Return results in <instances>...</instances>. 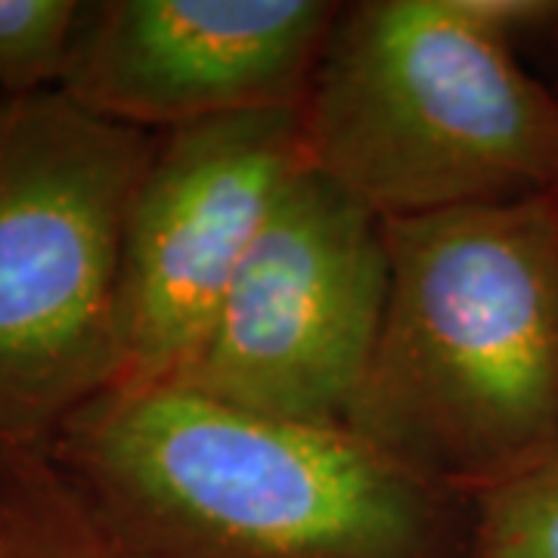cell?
Wrapping results in <instances>:
<instances>
[{
    "instance_id": "obj_1",
    "label": "cell",
    "mask_w": 558,
    "mask_h": 558,
    "mask_svg": "<svg viewBox=\"0 0 558 558\" xmlns=\"http://www.w3.org/2000/svg\"><path fill=\"white\" fill-rule=\"evenodd\" d=\"M50 457L121 558H465L472 499L348 428L227 407L178 385L109 388Z\"/></svg>"
},
{
    "instance_id": "obj_2",
    "label": "cell",
    "mask_w": 558,
    "mask_h": 558,
    "mask_svg": "<svg viewBox=\"0 0 558 558\" xmlns=\"http://www.w3.org/2000/svg\"><path fill=\"white\" fill-rule=\"evenodd\" d=\"M388 301L344 428L472 499L558 459V196L385 220Z\"/></svg>"
},
{
    "instance_id": "obj_3",
    "label": "cell",
    "mask_w": 558,
    "mask_h": 558,
    "mask_svg": "<svg viewBox=\"0 0 558 558\" xmlns=\"http://www.w3.org/2000/svg\"><path fill=\"white\" fill-rule=\"evenodd\" d=\"M299 112L307 165L385 220L558 196V97L475 0L341 3Z\"/></svg>"
},
{
    "instance_id": "obj_4",
    "label": "cell",
    "mask_w": 558,
    "mask_h": 558,
    "mask_svg": "<svg viewBox=\"0 0 558 558\" xmlns=\"http://www.w3.org/2000/svg\"><path fill=\"white\" fill-rule=\"evenodd\" d=\"M156 140L62 90L0 102V453H50L119 385L121 245Z\"/></svg>"
},
{
    "instance_id": "obj_5",
    "label": "cell",
    "mask_w": 558,
    "mask_h": 558,
    "mask_svg": "<svg viewBox=\"0 0 558 558\" xmlns=\"http://www.w3.org/2000/svg\"><path fill=\"white\" fill-rule=\"evenodd\" d=\"M385 218L311 165L286 186L193 360L165 385L344 428L388 301Z\"/></svg>"
},
{
    "instance_id": "obj_6",
    "label": "cell",
    "mask_w": 558,
    "mask_h": 558,
    "mask_svg": "<svg viewBox=\"0 0 558 558\" xmlns=\"http://www.w3.org/2000/svg\"><path fill=\"white\" fill-rule=\"evenodd\" d=\"M304 168L299 109L159 134L121 245L116 388L165 385L193 360L274 205Z\"/></svg>"
},
{
    "instance_id": "obj_7",
    "label": "cell",
    "mask_w": 558,
    "mask_h": 558,
    "mask_svg": "<svg viewBox=\"0 0 558 558\" xmlns=\"http://www.w3.org/2000/svg\"><path fill=\"white\" fill-rule=\"evenodd\" d=\"M339 10L323 0L84 3L60 90L149 134L301 109Z\"/></svg>"
},
{
    "instance_id": "obj_8",
    "label": "cell",
    "mask_w": 558,
    "mask_h": 558,
    "mask_svg": "<svg viewBox=\"0 0 558 558\" xmlns=\"http://www.w3.org/2000/svg\"><path fill=\"white\" fill-rule=\"evenodd\" d=\"M0 558H121L50 453H0Z\"/></svg>"
},
{
    "instance_id": "obj_9",
    "label": "cell",
    "mask_w": 558,
    "mask_h": 558,
    "mask_svg": "<svg viewBox=\"0 0 558 558\" xmlns=\"http://www.w3.org/2000/svg\"><path fill=\"white\" fill-rule=\"evenodd\" d=\"M81 10L78 0H0V100L60 90Z\"/></svg>"
},
{
    "instance_id": "obj_10",
    "label": "cell",
    "mask_w": 558,
    "mask_h": 558,
    "mask_svg": "<svg viewBox=\"0 0 558 558\" xmlns=\"http://www.w3.org/2000/svg\"><path fill=\"white\" fill-rule=\"evenodd\" d=\"M465 558H558V459L472 497Z\"/></svg>"
}]
</instances>
